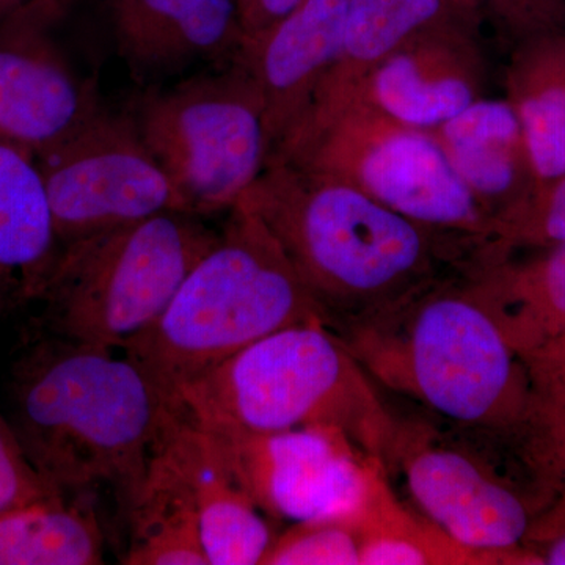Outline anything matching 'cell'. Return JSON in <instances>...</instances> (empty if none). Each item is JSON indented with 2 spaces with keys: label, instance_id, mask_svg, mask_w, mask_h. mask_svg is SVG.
<instances>
[{
  "label": "cell",
  "instance_id": "15",
  "mask_svg": "<svg viewBox=\"0 0 565 565\" xmlns=\"http://www.w3.org/2000/svg\"><path fill=\"white\" fill-rule=\"evenodd\" d=\"M348 6L349 0H303L273 28L244 41L234 58L262 96L270 158L302 120L340 58Z\"/></svg>",
  "mask_w": 565,
  "mask_h": 565
},
{
  "label": "cell",
  "instance_id": "23",
  "mask_svg": "<svg viewBox=\"0 0 565 565\" xmlns=\"http://www.w3.org/2000/svg\"><path fill=\"white\" fill-rule=\"evenodd\" d=\"M360 565H489L494 561L455 541L435 523L407 509L377 471L360 509Z\"/></svg>",
  "mask_w": 565,
  "mask_h": 565
},
{
  "label": "cell",
  "instance_id": "17",
  "mask_svg": "<svg viewBox=\"0 0 565 565\" xmlns=\"http://www.w3.org/2000/svg\"><path fill=\"white\" fill-rule=\"evenodd\" d=\"M434 134L503 237L505 225L537 189L514 106L508 98L484 96Z\"/></svg>",
  "mask_w": 565,
  "mask_h": 565
},
{
  "label": "cell",
  "instance_id": "20",
  "mask_svg": "<svg viewBox=\"0 0 565 565\" xmlns=\"http://www.w3.org/2000/svg\"><path fill=\"white\" fill-rule=\"evenodd\" d=\"M514 106L539 185L565 174V40L530 41L514 52L508 71Z\"/></svg>",
  "mask_w": 565,
  "mask_h": 565
},
{
  "label": "cell",
  "instance_id": "33",
  "mask_svg": "<svg viewBox=\"0 0 565 565\" xmlns=\"http://www.w3.org/2000/svg\"><path fill=\"white\" fill-rule=\"evenodd\" d=\"M40 0H0V24Z\"/></svg>",
  "mask_w": 565,
  "mask_h": 565
},
{
  "label": "cell",
  "instance_id": "16",
  "mask_svg": "<svg viewBox=\"0 0 565 565\" xmlns=\"http://www.w3.org/2000/svg\"><path fill=\"white\" fill-rule=\"evenodd\" d=\"M154 446L191 490L210 565H262L277 535L234 478L212 435L170 405Z\"/></svg>",
  "mask_w": 565,
  "mask_h": 565
},
{
  "label": "cell",
  "instance_id": "26",
  "mask_svg": "<svg viewBox=\"0 0 565 565\" xmlns=\"http://www.w3.org/2000/svg\"><path fill=\"white\" fill-rule=\"evenodd\" d=\"M501 241L509 253L520 247L565 244V174L535 189L525 206L505 225Z\"/></svg>",
  "mask_w": 565,
  "mask_h": 565
},
{
  "label": "cell",
  "instance_id": "27",
  "mask_svg": "<svg viewBox=\"0 0 565 565\" xmlns=\"http://www.w3.org/2000/svg\"><path fill=\"white\" fill-rule=\"evenodd\" d=\"M52 493L61 492L44 481L14 427L0 416V515Z\"/></svg>",
  "mask_w": 565,
  "mask_h": 565
},
{
  "label": "cell",
  "instance_id": "9",
  "mask_svg": "<svg viewBox=\"0 0 565 565\" xmlns=\"http://www.w3.org/2000/svg\"><path fill=\"white\" fill-rule=\"evenodd\" d=\"M128 111L200 217L232 211L269 163L262 96L236 61L151 85Z\"/></svg>",
  "mask_w": 565,
  "mask_h": 565
},
{
  "label": "cell",
  "instance_id": "31",
  "mask_svg": "<svg viewBox=\"0 0 565 565\" xmlns=\"http://www.w3.org/2000/svg\"><path fill=\"white\" fill-rule=\"evenodd\" d=\"M243 43L273 28L303 0H236Z\"/></svg>",
  "mask_w": 565,
  "mask_h": 565
},
{
  "label": "cell",
  "instance_id": "7",
  "mask_svg": "<svg viewBox=\"0 0 565 565\" xmlns=\"http://www.w3.org/2000/svg\"><path fill=\"white\" fill-rule=\"evenodd\" d=\"M269 162L329 174L411 221L508 252L497 222L457 174L437 136L392 120L352 85L316 93Z\"/></svg>",
  "mask_w": 565,
  "mask_h": 565
},
{
  "label": "cell",
  "instance_id": "4",
  "mask_svg": "<svg viewBox=\"0 0 565 565\" xmlns=\"http://www.w3.org/2000/svg\"><path fill=\"white\" fill-rule=\"evenodd\" d=\"M310 322L326 326L315 297L262 218L237 203L163 313L122 353L172 404L196 375L278 330Z\"/></svg>",
  "mask_w": 565,
  "mask_h": 565
},
{
  "label": "cell",
  "instance_id": "19",
  "mask_svg": "<svg viewBox=\"0 0 565 565\" xmlns=\"http://www.w3.org/2000/svg\"><path fill=\"white\" fill-rule=\"evenodd\" d=\"M515 263L511 253L471 275L476 296L520 359L565 337V244Z\"/></svg>",
  "mask_w": 565,
  "mask_h": 565
},
{
  "label": "cell",
  "instance_id": "6",
  "mask_svg": "<svg viewBox=\"0 0 565 565\" xmlns=\"http://www.w3.org/2000/svg\"><path fill=\"white\" fill-rule=\"evenodd\" d=\"M384 467L404 479L416 511L494 564H525L520 546L557 490L531 451L523 424L459 426L399 414Z\"/></svg>",
  "mask_w": 565,
  "mask_h": 565
},
{
  "label": "cell",
  "instance_id": "30",
  "mask_svg": "<svg viewBox=\"0 0 565 565\" xmlns=\"http://www.w3.org/2000/svg\"><path fill=\"white\" fill-rule=\"evenodd\" d=\"M535 394L565 405V337L526 356Z\"/></svg>",
  "mask_w": 565,
  "mask_h": 565
},
{
  "label": "cell",
  "instance_id": "2",
  "mask_svg": "<svg viewBox=\"0 0 565 565\" xmlns=\"http://www.w3.org/2000/svg\"><path fill=\"white\" fill-rule=\"evenodd\" d=\"M14 422L44 481L70 497L139 489L170 403L126 353L54 337L14 371Z\"/></svg>",
  "mask_w": 565,
  "mask_h": 565
},
{
  "label": "cell",
  "instance_id": "25",
  "mask_svg": "<svg viewBox=\"0 0 565 565\" xmlns=\"http://www.w3.org/2000/svg\"><path fill=\"white\" fill-rule=\"evenodd\" d=\"M360 509L292 523L262 565H360Z\"/></svg>",
  "mask_w": 565,
  "mask_h": 565
},
{
  "label": "cell",
  "instance_id": "13",
  "mask_svg": "<svg viewBox=\"0 0 565 565\" xmlns=\"http://www.w3.org/2000/svg\"><path fill=\"white\" fill-rule=\"evenodd\" d=\"M104 9L118 55L147 87L232 63L243 46L236 0H104Z\"/></svg>",
  "mask_w": 565,
  "mask_h": 565
},
{
  "label": "cell",
  "instance_id": "32",
  "mask_svg": "<svg viewBox=\"0 0 565 565\" xmlns=\"http://www.w3.org/2000/svg\"><path fill=\"white\" fill-rule=\"evenodd\" d=\"M527 6L531 7V10L534 11L535 17H537V20L541 21V24L544 25L545 32L548 33V35H556L555 29L557 24L556 18H553L552 14L548 13V11H545L542 9L541 6H539L537 2H534V0H526ZM541 2H544L545 6L552 7V9L557 10V3L550 2V0H541Z\"/></svg>",
  "mask_w": 565,
  "mask_h": 565
},
{
  "label": "cell",
  "instance_id": "28",
  "mask_svg": "<svg viewBox=\"0 0 565 565\" xmlns=\"http://www.w3.org/2000/svg\"><path fill=\"white\" fill-rule=\"evenodd\" d=\"M527 444L556 490L565 489V405L535 394L525 424Z\"/></svg>",
  "mask_w": 565,
  "mask_h": 565
},
{
  "label": "cell",
  "instance_id": "14",
  "mask_svg": "<svg viewBox=\"0 0 565 565\" xmlns=\"http://www.w3.org/2000/svg\"><path fill=\"white\" fill-rule=\"evenodd\" d=\"M487 73L484 51L470 35L434 24L382 58L352 87L392 120L434 132L484 98Z\"/></svg>",
  "mask_w": 565,
  "mask_h": 565
},
{
  "label": "cell",
  "instance_id": "5",
  "mask_svg": "<svg viewBox=\"0 0 565 565\" xmlns=\"http://www.w3.org/2000/svg\"><path fill=\"white\" fill-rule=\"evenodd\" d=\"M170 405L203 426L239 433L334 427L382 465L396 426L373 377L321 322L256 341L182 385Z\"/></svg>",
  "mask_w": 565,
  "mask_h": 565
},
{
  "label": "cell",
  "instance_id": "18",
  "mask_svg": "<svg viewBox=\"0 0 565 565\" xmlns=\"http://www.w3.org/2000/svg\"><path fill=\"white\" fill-rule=\"evenodd\" d=\"M61 250L39 162L0 140V299L39 300Z\"/></svg>",
  "mask_w": 565,
  "mask_h": 565
},
{
  "label": "cell",
  "instance_id": "21",
  "mask_svg": "<svg viewBox=\"0 0 565 565\" xmlns=\"http://www.w3.org/2000/svg\"><path fill=\"white\" fill-rule=\"evenodd\" d=\"M128 509L131 533L122 564L210 565L191 490L156 446Z\"/></svg>",
  "mask_w": 565,
  "mask_h": 565
},
{
  "label": "cell",
  "instance_id": "12",
  "mask_svg": "<svg viewBox=\"0 0 565 565\" xmlns=\"http://www.w3.org/2000/svg\"><path fill=\"white\" fill-rule=\"evenodd\" d=\"M62 0H40L0 24V140L33 159L103 110L95 81L54 35Z\"/></svg>",
  "mask_w": 565,
  "mask_h": 565
},
{
  "label": "cell",
  "instance_id": "3",
  "mask_svg": "<svg viewBox=\"0 0 565 565\" xmlns=\"http://www.w3.org/2000/svg\"><path fill=\"white\" fill-rule=\"evenodd\" d=\"M470 277L440 282L341 338L375 384L427 414L511 429L533 411V381Z\"/></svg>",
  "mask_w": 565,
  "mask_h": 565
},
{
  "label": "cell",
  "instance_id": "8",
  "mask_svg": "<svg viewBox=\"0 0 565 565\" xmlns=\"http://www.w3.org/2000/svg\"><path fill=\"white\" fill-rule=\"evenodd\" d=\"M217 237L200 215L163 212L62 245L39 299L52 334L125 348L163 313Z\"/></svg>",
  "mask_w": 565,
  "mask_h": 565
},
{
  "label": "cell",
  "instance_id": "1",
  "mask_svg": "<svg viewBox=\"0 0 565 565\" xmlns=\"http://www.w3.org/2000/svg\"><path fill=\"white\" fill-rule=\"evenodd\" d=\"M239 203L274 234L323 322L340 337L503 256L500 248L411 221L349 182L289 162L267 163Z\"/></svg>",
  "mask_w": 565,
  "mask_h": 565
},
{
  "label": "cell",
  "instance_id": "24",
  "mask_svg": "<svg viewBox=\"0 0 565 565\" xmlns=\"http://www.w3.org/2000/svg\"><path fill=\"white\" fill-rule=\"evenodd\" d=\"M441 10L444 0H349L343 50L321 88L356 84L405 41L437 24Z\"/></svg>",
  "mask_w": 565,
  "mask_h": 565
},
{
  "label": "cell",
  "instance_id": "29",
  "mask_svg": "<svg viewBox=\"0 0 565 565\" xmlns=\"http://www.w3.org/2000/svg\"><path fill=\"white\" fill-rule=\"evenodd\" d=\"M520 553L525 564L565 565V489L535 516Z\"/></svg>",
  "mask_w": 565,
  "mask_h": 565
},
{
  "label": "cell",
  "instance_id": "10",
  "mask_svg": "<svg viewBox=\"0 0 565 565\" xmlns=\"http://www.w3.org/2000/svg\"><path fill=\"white\" fill-rule=\"evenodd\" d=\"M36 162L62 245L163 212H189L128 110L103 109Z\"/></svg>",
  "mask_w": 565,
  "mask_h": 565
},
{
  "label": "cell",
  "instance_id": "22",
  "mask_svg": "<svg viewBox=\"0 0 565 565\" xmlns=\"http://www.w3.org/2000/svg\"><path fill=\"white\" fill-rule=\"evenodd\" d=\"M52 493L0 515V565H98L104 534L87 498Z\"/></svg>",
  "mask_w": 565,
  "mask_h": 565
},
{
  "label": "cell",
  "instance_id": "11",
  "mask_svg": "<svg viewBox=\"0 0 565 565\" xmlns=\"http://www.w3.org/2000/svg\"><path fill=\"white\" fill-rule=\"evenodd\" d=\"M200 426L259 511L292 523L359 511L385 468L334 427L248 434Z\"/></svg>",
  "mask_w": 565,
  "mask_h": 565
}]
</instances>
